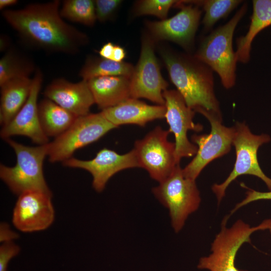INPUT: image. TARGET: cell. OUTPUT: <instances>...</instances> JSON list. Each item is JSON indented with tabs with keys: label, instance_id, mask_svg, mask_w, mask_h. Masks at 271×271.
<instances>
[{
	"label": "cell",
	"instance_id": "obj_10",
	"mask_svg": "<svg viewBox=\"0 0 271 271\" xmlns=\"http://www.w3.org/2000/svg\"><path fill=\"white\" fill-rule=\"evenodd\" d=\"M205 117L210 123V132L192 136L198 151L193 159L183 169L186 177L195 181L208 164L230 151L235 133L234 126L228 127L222 124V117L212 115Z\"/></svg>",
	"mask_w": 271,
	"mask_h": 271
},
{
	"label": "cell",
	"instance_id": "obj_26",
	"mask_svg": "<svg viewBox=\"0 0 271 271\" xmlns=\"http://www.w3.org/2000/svg\"><path fill=\"white\" fill-rule=\"evenodd\" d=\"M240 0H205L192 1L202 7L205 15L202 23L206 30L211 29L219 20L227 16L240 4Z\"/></svg>",
	"mask_w": 271,
	"mask_h": 271
},
{
	"label": "cell",
	"instance_id": "obj_25",
	"mask_svg": "<svg viewBox=\"0 0 271 271\" xmlns=\"http://www.w3.org/2000/svg\"><path fill=\"white\" fill-rule=\"evenodd\" d=\"M60 12L62 18L87 26H93L96 20L94 2L91 0H65Z\"/></svg>",
	"mask_w": 271,
	"mask_h": 271
},
{
	"label": "cell",
	"instance_id": "obj_1",
	"mask_svg": "<svg viewBox=\"0 0 271 271\" xmlns=\"http://www.w3.org/2000/svg\"><path fill=\"white\" fill-rule=\"evenodd\" d=\"M59 0L34 3L21 9L3 10L2 14L29 44L49 52L75 54L87 44L88 38L63 20Z\"/></svg>",
	"mask_w": 271,
	"mask_h": 271
},
{
	"label": "cell",
	"instance_id": "obj_9",
	"mask_svg": "<svg viewBox=\"0 0 271 271\" xmlns=\"http://www.w3.org/2000/svg\"><path fill=\"white\" fill-rule=\"evenodd\" d=\"M170 133L169 130L156 126L143 139L136 141L133 149L140 167L159 183L168 178L180 164L176 158L175 143L168 139Z\"/></svg>",
	"mask_w": 271,
	"mask_h": 271
},
{
	"label": "cell",
	"instance_id": "obj_17",
	"mask_svg": "<svg viewBox=\"0 0 271 271\" xmlns=\"http://www.w3.org/2000/svg\"><path fill=\"white\" fill-rule=\"evenodd\" d=\"M44 95L77 117L89 113L95 103L87 81L73 83L63 78L54 79L45 88Z\"/></svg>",
	"mask_w": 271,
	"mask_h": 271
},
{
	"label": "cell",
	"instance_id": "obj_33",
	"mask_svg": "<svg viewBox=\"0 0 271 271\" xmlns=\"http://www.w3.org/2000/svg\"><path fill=\"white\" fill-rule=\"evenodd\" d=\"M125 56V52L124 49L119 45H114L113 55L111 60L120 62Z\"/></svg>",
	"mask_w": 271,
	"mask_h": 271
},
{
	"label": "cell",
	"instance_id": "obj_7",
	"mask_svg": "<svg viewBox=\"0 0 271 271\" xmlns=\"http://www.w3.org/2000/svg\"><path fill=\"white\" fill-rule=\"evenodd\" d=\"M235 133L232 145L234 147L236 160L233 169L225 180L221 184H215L212 190L219 204L224 197L230 183L243 175L254 176L260 179L271 190V179L261 170L257 159V151L262 145L269 143L270 136L266 133H252L244 122H236L234 126Z\"/></svg>",
	"mask_w": 271,
	"mask_h": 271
},
{
	"label": "cell",
	"instance_id": "obj_16",
	"mask_svg": "<svg viewBox=\"0 0 271 271\" xmlns=\"http://www.w3.org/2000/svg\"><path fill=\"white\" fill-rule=\"evenodd\" d=\"M176 6L181 8L176 15L160 21L148 22V28L154 38L171 41L189 49L194 42L202 11L198 6L184 5L183 1H178Z\"/></svg>",
	"mask_w": 271,
	"mask_h": 271
},
{
	"label": "cell",
	"instance_id": "obj_19",
	"mask_svg": "<svg viewBox=\"0 0 271 271\" xmlns=\"http://www.w3.org/2000/svg\"><path fill=\"white\" fill-rule=\"evenodd\" d=\"M95 103L102 110L131 97L130 77L101 76L87 80Z\"/></svg>",
	"mask_w": 271,
	"mask_h": 271
},
{
	"label": "cell",
	"instance_id": "obj_3",
	"mask_svg": "<svg viewBox=\"0 0 271 271\" xmlns=\"http://www.w3.org/2000/svg\"><path fill=\"white\" fill-rule=\"evenodd\" d=\"M247 9V4H243L228 22L205 37L194 55L217 73L226 89L233 87L235 83L237 60L233 49V37Z\"/></svg>",
	"mask_w": 271,
	"mask_h": 271
},
{
	"label": "cell",
	"instance_id": "obj_5",
	"mask_svg": "<svg viewBox=\"0 0 271 271\" xmlns=\"http://www.w3.org/2000/svg\"><path fill=\"white\" fill-rule=\"evenodd\" d=\"M228 216L221 223L220 231L211 244V253L200 258L197 268L209 271H248L238 268L235 260L237 253L244 243H250V236L255 231L271 227V219L263 220L257 226L251 227L243 220H237L231 227H226Z\"/></svg>",
	"mask_w": 271,
	"mask_h": 271
},
{
	"label": "cell",
	"instance_id": "obj_32",
	"mask_svg": "<svg viewBox=\"0 0 271 271\" xmlns=\"http://www.w3.org/2000/svg\"><path fill=\"white\" fill-rule=\"evenodd\" d=\"M114 45L111 42L105 44L99 50V54L103 58L111 60Z\"/></svg>",
	"mask_w": 271,
	"mask_h": 271
},
{
	"label": "cell",
	"instance_id": "obj_4",
	"mask_svg": "<svg viewBox=\"0 0 271 271\" xmlns=\"http://www.w3.org/2000/svg\"><path fill=\"white\" fill-rule=\"evenodd\" d=\"M5 141L13 149L17 157L13 167L0 165V177L10 190L18 196L30 191L52 195L43 173L44 160L48 156V144L30 147L10 138Z\"/></svg>",
	"mask_w": 271,
	"mask_h": 271
},
{
	"label": "cell",
	"instance_id": "obj_27",
	"mask_svg": "<svg viewBox=\"0 0 271 271\" xmlns=\"http://www.w3.org/2000/svg\"><path fill=\"white\" fill-rule=\"evenodd\" d=\"M174 0H144L138 3L136 14L138 16L151 15L162 20L166 19L171 7L178 2Z\"/></svg>",
	"mask_w": 271,
	"mask_h": 271
},
{
	"label": "cell",
	"instance_id": "obj_15",
	"mask_svg": "<svg viewBox=\"0 0 271 271\" xmlns=\"http://www.w3.org/2000/svg\"><path fill=\"white\" fill-rule=\"evenodd\" d=\"M43 79L42 71L37 68L27 101L17 115L2 127L0 135L3 139L6 140L14 136H24L38 145L49 143L48 137L41 127L38 112V97Z\"/></svg>",
	"mask_w": 271,
	"mask_h": 271
},
{
	"label": "cell",
	"instance_id": "obj_23",
	"mask_svg": "<svg viewBox=\"0 0 271 271\" xmlns=\"http://www.w3.org/2000/svg\"><path fill=\"white\" fill-rule=\"evenodd\" d=\"M133 70V66L129 63L89 57L86 59L79 75L86 81L101 76H123L131 78Z\"/></svg>",
	"mask_w": 271,
	"mask_h": 271
},
{
	"label": "cell",
	"instance_id": "obj_14",
	"mask_svg": "<svg viewBox=\"0 0 271 271\" xmlns=\"http://www.w3.org/2000/svg\"><path fill=\"white\" fill-rule=\"evenodd\" d=\"M65 167L80 168L89 172L93 178L92 187L102 192L108 180L116 173L126 169L140 168L133 149L120 155L114 151L104 148L90 160L70 158L62 162Z\"/></svg>",
	"mask_w": 271,
	"mask_h": 271
},
{
	"label": "cell",
	"instance_id": "obj_18",
	"mask_svg": "<svg viewBox=\"0 0 271 271\" xmlns=\"http://www.w3.org/2000/svg\"><path fill=\"white\" fill-rule=\"evenodd\" d=\"M165 105H152L133 98H129L101 112L111 123L118 127L122 124L145 126L151 121L165 118Z\"/></svg>",
	"mask_w": 271,
	"mask_h": 271
},
{
	"label": "cell",
	"instance_id": "obj_36",
	"mask_svg": "<svg viewBox=\"0 0 271 271\" xmlns=\"http://www.w3.org/2000/svg\"><path fill=\"white\" fill-rule=\"evenodd\" d=\"M269 230L270 233L271 234V227L269 229Z\"/></svg>",
	"mask_w": 271,
	"mask_h": 271
},
{
	"label": "cell",
	"instance_id": "obj_2",
	"mask_svg": "<svg viewBox=\"0 0 271 271\" xmlns=\"http://www.w3.org/2000/svg\"><path fill=\"white\" fill-rule=\"evenodd\" d=\"M160 54L170 79L187 105L206 117H222L214 92L213 70L194 56L162 49Z\"/></svg>",
	"mask_w": 271,
	"mask_h": 271
},
{
	"label": "cell",
	"instance_id": "obj_8",
	"mask_svg": "<svg viewBox=\"0 0 271 271\" xmlns=\"http://www.w3.org/2000/svg\"><path fill=\"white\" fill-rule=\"evenodd\" d=\"M115 128L101 112L79 116L65 132L48 143L49 160L63 162L78 149L97 141Z\"/></svg>",
	"mask_w": 271,
	"mask_h": 271
},
{
	"label": "cell",
	"instance_id": "obj_13",
	"mask_svg": "<svg viewBox=\"0 0 271 271\" xmlns=\"http://www.w3.org/2000/svg\"><path fill=\"white\" fill-rule=\"evenodd\" d=\"M52 195L30 191L19 195L12 215L15 227L23 232H33L47 229L55 219Z\"/></svg>",
	"mask_w": 271,
	"mask_h": 271
},
{
	"label": "cell",
	"instance_id": "obj_28",
	"mask_svg": "<svg viewBox=\"0 0 271 271\" xmlns=\"http://www.w3.org/2000/svg\"><path fill=\"white\" fill-rule=\"evenodd\" d=\"M96 20L104 22L110 19L122 3L120 0L94 1Z\"/></svg>",
	"mask_w": 271,
	"mask_h": 271
},
{
	"label": "cell",
	"instance_id": "obj_24",
	"mask_svg": "<svg viewBox=\"0 0 271 271\" xmlns=\"http://www.w3.org/2000/svg\"><path fill=\"white\" fill-rule=\"evenodd\" d=\"M36 69L30 58L9 49L0 60V86L12 79L29 77Z\"/></svg>",
	"mask_w": 271,
	"mask_h": 271
},
{
	"label": "cell",
	"instance_id": "obj_12",
	"mask_svg": "<svg viewBox=\"0 0 271 271\" xmlns=\"http://www.w3.org/2000/svg\"><path fill=\"white\" fill-rule=\"evenodd\" d=\"M163 95L166 109L165 118L169 125L170 132L175 137V156L177 163L180 164L182 158L191 157L198 151L197 145L188 140V130L199 132L203 126L194 123L195 112L187 105L177 90H166Z\"/></svg>",
	"mask_w": 271,
	"mask_h": 271
},
{
	"label": "cell",
	"instance_id": "obj_6",
	"mask_svg": "<svg viewBox=\"0 0 271 271\" xmlns=\"http://www.w3.org/2000/svg\"><path fill=\"white\" fill-rule=\"evenodd\" d=\"M156 198L169 212L171 225L176 232L185 225L188 216L201 203L195 180L186 177L180 164L166 179L152 189Z\"/></svg>",
	"mask_w": 271,
	"mask_h": 271
},
{
	"label": "cell",
	"instance_id": "obj_30",
	"mask_svg": "<svg viewBox=\"0 0 271 271\" xmlns=\"http://www.w3.org/2000/svg\"><path fill=\"white\" fill-rule=\"evenodd\" d=\"M240 185L247 189L246 192V197L242 201L236 204L231 211V214L242 207L251 202L261 200H271V190L268 192H259L248 188L244 184H241Z\"/></svg>",
	"mask_w": 271,
	"mask_h": 271
},
{
	"label": "cell",
	"instance_id": "obj_35",
	"mask_svg": "<svg viewBox=\"0 0 271 271\" xmlns=\"http://www.w3.org/2000/svg\"><path fill=\"white\" fill-rule=\"evenodd\" d=\"M18 3L17 0H1L0 1V9L3 10L4 9L14 6Z\"/></svg>",
	"mask_w": 271,
	"mask_h": 271
},
{
	"label": "cell",
	"instance_id": "obj_11",
	"mask_svg": "<svg viewBox=\"0 0 271 271\" xmlns=\"http://www.w3.org/2000/svg\"><path fill=\"white\" fill-rule=\"evenodd\" d=\"M168 86L155 54L153 40L146 35L142 40L139 62L130 78L131 97L144 98L157 105H165L163 93Z\"/></svg>",
	"mask_w": 271,
	"mask_h": 271
},
{
	"label": "cell",
	"instance_id": "obj_22",
	"mask_svg": "<svg viewBox=\"0 0 271 271\" xmlns=\"http://www.w3.org/2000/svg\"><path fill=\"white\" fill-rule=\"evenodd\" d=\"M38 112L45 134L55 138L65 132L78 117L47 98L38 103Z\"/></svg>",
	"mask_w": 271,
	"mask_h": 271
},
{
	"label": "cell",
	"instance_id": "obj_21",
	"mask_svg": "<svg viewBox=\"0 0 271 271\" xmlns=\"http://www.w3.org/2000/svg\"><path fill=\"white\" fill-rule=\"evenodd\" d=\"M252 14L246 34L237 40L235 51L237 62L247 63L250 59L252 43L262 30L271 26V0L252 1Z\"/></svg>",
	"mask_w": 271,
	"mask_h": 271
},
{
	"label": "cell",
	"instance_id": "obj_31",
	"mask_svg": "<svg viewBox=\"0 0 271 271\" xmlns=\"http://www.w3.org/2000/svg\"><path fill=\"white\" fill-rule=\"evenodd\" d=\"M19 237V234L11 229L6 222H2L0 225V241L5 243L13 241Z\"/></svg>",
	"mask_w": 271,
	"mask_h": 271
},
{
	"label": "cell",
	"instance_id": "obj_29",
	"mask_svg": "<svg viewBox=\"0 0 271 271\" xmlns=\"http://www.w3.org/2000/svg\"><path fill=\"white\" fill-rule=\"evenodd\" d=\"M20 247L13 241L3 243L0 246V271H8L10 261L20 252Z\"/></svg>",
	"mask_w": 271,
	"mask_h": 271
},
{
	"label": "cell",
	"instance_id": "obj_20",
	"mask_svg": "<svg viewBox=\"0 0 271 271\" xmlns=\"http://www.w3.org/2000/svg\"><path fill=\"white\" fill-rule=\"evenodd\" d=\"M32 79L24 77L12 79L1 86L0 123L7 124L27 101L31 91Z\"/></svg>",
	"mask_w": 271,
	"mask_h": 271
},
{
	"label": "cell",
	"instance_id": "obj_34",
	"mask_svg": "<svg viewBox=\"0 0 271 271\" xmlns=\"http://www.w3.org/2000/svg\"><path fill=\"white\" fill-rule=\"evenodd\" d=\"M10 46V39L6 35H1L0 37V51L1 52L7 51Z\"/></svg>",
	"mask_w": 271,
	"mask_h": 271
}]
</instances>
